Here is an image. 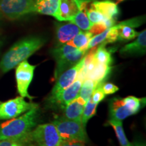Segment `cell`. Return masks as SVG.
I'll list each match as a JSON object with an SVG mask.
<instances>
[{
	"label": "cell",
	"mask_w": 146,
	"mask_h": 146,
	"mask_svg": "<svg viewBox=\"0 0 146 146\" xmlns=\"http://www.w3.org/2000/svg\"><path fill=\"white\" fill-rule=\"evenodd\" d=\"M39 115L38 105L24 114L0 123V141L11 140L23 145L30 141V133L37 123Z\"/></svg>",
	"instance_id": "6da1fadb"
},
{
	"label": "cell",
	"mask_w": 146,
	"mask_h": 146,
	"mask_svg": "<svg viewBox=\"0 0 146 146\" xmlns=\"http://www.w3.org/2000/svg\"><path fill=\"white\" fill-rule=\"evenodd\" d=\"M46 39L42 36H29L16 42L3 55L0 61V70L3 73L16 67L43 46Z\"/></svg>",
	"instance_id": "7a4b0ae2"
},
{
	"label": "cell",
	"mask_w": 146,
	"mask_h": 146,
	"mask_svg": "<svg viewBox=\"0 0 146 146\" xmlns=\"http://www.w3.org/2000/svg\"><path fill=\"white\" fill-rule=\"evenodd\" d=\"M85 53L68 43L57 45L53 49L52 55L56 62L55 78L57 79L63 72L78 63L84 57Z\"/></svg>",
	"instance_id": "3957f363"
},
{
	"label": "cell",
	"mask_w": 146,
	"mask_h": 146,
	"mask_svg": "<svg viewBox=\"0 0 146 146\" xmlns=\"http://www.w3.org/2000/svg\"><path fill=\"white\" fill-rule=\"evenodd\" d=\"M52 123L56 126L62 141L85 143L88 139L82 122L70 120L62 116L56 118Z\"/></svg>",
	"instance_id": "277c9868"
},
{
	"label": "cell",
	"mask_w": 146,
	"mask_h": 146,
	"mask_svg": "<svg viewBox=\"0 0 146 146\" xmlns=\"http://www.w3.org/2000/svg\"><path fill=\"white\" fill-rule=\"evenodd\" d=\"M35 0H0V17L18 20L34 12Z\"/></svg>",
	"instance_id": "5b68a950"
},
{
	"label": "cell",
	"mask_w": 146,
	"mask_h": 146,
	"mask_svg": "<svg viewBox=\"0 0 146 146\" xmlns=\"http://www.w3.org/2000/svg\"><path fill=\"white\" fill-rule=\"evenodd\" d=\"M29 137L37 146H59L62 142L56 126L53 123L37 126L31 132Z\"/></svg>",
	"instance_id": "8992f818"
},
{
	"label": "cell",
	"mask_w": 146,
	"mask_h": 146,
	"mask_svg": "<svg viewBox=\"0 0 146 146\" xmlns=\"http://www.w3.org/2000/svg\"><path fill=\"white\" fill-rule=\"evenodd\" d=\"M36 66L29 64L27 60H24L16 66V80L17 90L20 96L23 98H27L32 100L33 97L29 94V87L30 86Z\"/></svg>",
	"instance_id": "52a82bcc"
},
{
	"label": "cell",
	"mask_w": 146,
	"mask_h": 146,
	"mask_svg": "<svg viewBox=\"0 0 146 146\" xmlns=\"http://www.w3.org/2000/svg\"><path fill=\"white\" fill-rule=\"evenodd\" d=\"M36 105L26 102L21 96L0 102V120H6L17 117Z\"/></svg>",
	"instance_id": "ba28073f"
},
{
	"label": "cell",
	"mask_w": 146,
	"mask_h": 146,
	"mask_svg": "<svg viewBox=\"0 0 146 146\" xmlns=\"http://www.w3.org/2000/svg\"><path fill=\"white\" fill-rule=\"evenodd\" d=\"M84 64V57L76 63L75 65L66 70L62 73L57 78L56 85L53 88L51 96L49 98L50 104H54L58 97L62 91L68 87L73 82L75 81L77 74Z\"/></svg>",
	"instance_id": "9c48e42d"
},
{
	"label": "cell",
	"mask_w": 146,
	"mask_h": 146,
	"mask_svg": "<svg viewBox=\"0 0 146 146\" xmlns=\"http://www.w3.org/2000/svg\"><path fill=\"white\" fill-rule=\"evenodd\" d=\"M83 81V79L76 76L75 81L60 94L54 104L58 106L62 109L64 108L70 102L79 96V92Z\"/></svg>",
	"instance_id": "30bf717a"
},
{
	"label": "cell",
	"mask_w": 146,
	"mask_h": 146,
	"mask_svg": "<svg viewBox=\"0 0 146 146\" xmlns=\"http://www.w3.org/2000/svg\"><path fill=\"white\" fill-rule=\"evenodd\" d=\"M146 52V30L139 33L137 39L132 43L124 46L120 50V54L124 57L143 56Z\"/></svg>",
	"instance_id": "8fae6325"
},
{
	"label": "cell",
	"mask_w": 146,
	"mask_h": 146,
	"mask_svg": "<svg viewBox=\"0 0 146 146\" xmlns=\"http://www.w3.org/2000/svg\"><path fill=\"white\" fill-rule=\"evenodd\" d=\"M80 31L81 29L72 23L57 24L56 28L57 45L68 43Z\"/></svg>",
	"instance_id": "7c38bea8"
},
{
	"label": "cell",
	"mask_w": 146,
	"mask_h": 146,
	"mask_svg": "<svg viewBox=\"0 0 146 146\" xmlns=\"http://www.w3.org/2000/svg\"><path fill=\"white\" fill-rule=\"evenodd\" d=\"M91 6L98 10L106 17L116 20L120 13L118 3L111 0H94L91 3Z\"/></svg>",
	"instance_id": "4fadbf2b"
},
{
	"label": "cell",
	"mask_w": 146,
	"mask_h": 146,
	"mask_svg": "<svg viewBox=\"0 0 146 146\" xmlns=\"http://www.w3.org/2000/svg\"><path fill=\"white\" fill-rule=\"evenodd\" d=\"M78 12V9L74 0H60L56 18L60 22H70Z\"/></svg>",
	"instance_id": "5bb4252c"
},
{
	"label": "cell",
	"mask_w": 146,
	"mask_h": 146,
	"mask_svg": "<svg viewBox=\"0 0 146 146\" xmlns=\"http://www.w3.org/2000/svg\"><path fill=\"white\" fill-rule=\"evenodd\" d=\"M85 104L86 102L78 96L64 108V117L75 121L81 122L82 114Z\"/></svg>",
	"instance_id": "9a60e30c"
},
{
	"label": "cell",
	"mask_w": 146,
	"mask_h": 146,
	"mask_svg": "<svg viewBox=\"0 0 146 146\" xmlns=\"http://www.w3.org/2000/svg\"><path fill=\"white\" fill-rule=\"evenodd\" d=\"M110 119L122 121L132 115L123 103V99L114 98L110 102Z\"/></svg>",
	"instance_id": "2e32d148"
},
{
	"label": "cell",
	"mask_w": 146,
	"mask_h": 146,
	"mask_svg": "<svg viewBox=\"0 0 146 146\" xmlns=\"http://www.w3.org/2000/svg\"><path fill=\"white\" fill-rule=\"evenodd\" d=\"M60 0H35L34 12L56 17Z\"/></svg>",
	"instance_id": "e0dca14e"
},
{
	"label": "cell",
	"mask_w": 146,
	"mask_h": 146,
	"mask_svg": "<svg viewBox=\"0 0 146 146\" xmlns=\"http://www.w3.org/2000/svg\"><path fill=\"white\" fill-rule=\"evenodd\" d=\"M111 70H112L111 66L96 62L94 68L87 74L86 78H89L97 83L104 82L110 74Z\"/></svg>",
	"instance_id": "ac0fdd59"
},
{
	"label": "cell",
	"mask_w": 146,
	"mask_h": 146,
	"mask_svg": "<svg viewBox=\"0 0 146 146\" xmlns=\"http://www.w3.org/2000/svg\"><path fill=\"white\" fill-rule=\"evenodd\" d=\"M93 36H94V35L89 31L85 32H83L81 31L70 41H69L67 43L75 47L76 48L81 51L86 52L87 51V46H88L89 42Z\"/></svg>",
	"instance_id": "d6986e66"
},
{
	"label": "cell",
	"mask_w": 146,
	"mask_h": 146,
	"mask_svg": "<svg viewBox=\"0 0 146 146\" xmlns=\"http://www.w3.org/2000/svg\"><path fill=\"white\" fill-rule=\"evenodd\" d=\"M118 27V39L120 41H127L134 39L138 36L139 33L135 30L134 28L120 23L116 25Z\"/></svg>",
	"instance_id": "ffe728a7"
},
{
	"label": "cell",
	"mask_w": 146,
	"mask_h": 146,
	"mask_svg": "<svg viewBox=\"0 0 146 146\" xmlns=\"http://www.w3.org/2000/svg\"><path fill=\"white\" fill-rule=\"evenodd\" d=\"M108 123L114 129L120 146H133V144H131L129 142L127 137H126L122 121L110 119Z\"/></svg>",
	"instance_id": "44dd1931"
},
{
	"label": "cell",
	"mask_w": 146,
	"mask_h": 146,
	"mask_svg": "<svg viewBox=\"0 0 146 146\" xmlns=\"http://www.w3.org/2000/svg\"><path fill=\"white\" fill-rule=\"evenodd\" d=\"M94 60L98 64L111 66L112 62V54L110 51L106 48L105 45L100 44L95 51Z\"/></svg>",
	"instance_id": "7402d4cb"
},
{
	"label": "cell",
	"mask_w": 146,
	"mask_h": 146,
	"mask_svg": "<svg viewBox=\"0 0 146 146\" xmlns=\"http://www.w3.org/2000/svg\"><path fill=\"white\" fill-rule=\"evenodd\" d=\"M123 101L132 115L137 114L145 104V98H138L135 96H128L123 98Z\"/></svg>",
	"instance_id": "603a6c76"
},
{
	"label": "cell",
	"mask_w": 146,
	"mask_h": 146,
	"mask_svg": "<svg viewBox=\"0 0 146 146\" xmlns=\"http://www.w3.org/2000/svg\"><path fill=\"white\" fill-rule=\"evenodd\" d=\"M70 22L74 23L80 29L85 31L90 30L93 26V24L87 18L85 11H78Z\"/></svg>",
	"instance_id": "cb8c5ba5"
},
{
	"label": "cell",
	"mask_w": 146,
	"mask_h": 146,
	"mask_svg": "<svg viewBox=\"0 0 146 146\" xmlns=\"http://www.w3.org/2000/svg\"><path fill=\"white\" fill-rule=\"evenodd\" d=\"M98 83L93 81V80L86 78L83 81V84L81 85V90L79 92V97L81 98L85 102H87L90 99L91 95L93 94V91H94Z\"/></svg>",
	"instance_id": "d4e9b609"
},
{
	"label": "cell",
	"mask_w": 146,
	"mask_h": 146,
	"mask_svg": "<svg viewBox=\"0 0 146 146\" xmlns=\"http://www.w3.org/2000/svg\"><path fill=\"white\" fill-rule=\"evenodd\" d=\"M97 106L98 104L94 103L91 98L86 102L81 117V122L84 127H85L88 120L96 115Z\"/></svg>",
	"instance_id": "484cf974"
},
{
	"label": "cell",
	"mask_w": 146,
	"mask_h": 146,
	"mask_svg": "<svg viewBox=\"0 0 146 146\" xmlns=\"http://www.w3.org/2000/svg\"><path fill=\"white\" fill-rule=\"evenodd\" d=\"M86 14L89 21L94 25V24L102 23L104 19L105 16L102 14L100 12L96 10V9L91 6L87 9L86 11Z\"/></svg>",
	"instance_id": "4316f807"
},
{
	"label": "cell",
	"mask_w": 146,
	"mask_h": 146,
	"mask_svg": "<svg viewBox=\"0 0 146 146\" xmlns=\"http://www.w3.org/2000/svg\"><path fill=\"white\" fill-rule=\"evenodd\" d=\"M104 82H100V83H98L91 97V99L92 100V101L94 103L98 104L104 99L106 96L105 94L102 90V84Z\"/></svg>",
	"instance_id": "83f0119b"
},
{
	"label": "cell",
	"mask_w": 146,
	"mask_h": 146,
	"mask_svg": "<svg viewBox=\"0 0 146 146\" xmlns=\"http://www.w3.org/2000/svg\"><path fill=\"white\" fill-rule=\"evenodd\" d=\"M118 87L116 85L111 83H104L102 84V90L105 95H110L116 93L118 91Z\"/></svg>",
	"instance_id": "f1b7e54d"
},
{
	"label": "cell",
	"mask_w": 146,
	"mask_h": 146,
	"mask_svg": "<svg viewBox=\"0 0 146 146\" xmlns=\"http://www.w3.org/2000/svg\"><path fill=\"white\" fill-rule=\"evenodd\" d=\"M94 0H74L78 11H85L89 8V4L92 3Z\"/></svg>",
	"instance_id": "f546056e"
},
{
	"label": "cell",
	"mask_w": 146,
	"mask_h": 146,
	"mask_svg": "<svg viewBox=\"0 0 146 146\" xmlns=\"http://www.w3.org/2000/svg\"><path fill=\"white\" fill-rule=\"evenodd\" d=\"M106 29H107L106 27L103 23H100L94 24L89 31H90L93 35L94 34L97 35V34L101 33L102 32H103L104 31H105Z\"/></svg>",
	"instance_id": "4dcf8cb0"
},
{
	"label": "cell",
	"mask_w": 146,
	"mask_h": 146,
	"mask_svg": "<svg viewBox=\"0 0 146 146\" xmlns=\"http://www.w3.org/2000/svg\"><path fill=\"white\" fill-rule=\"evenodd\" d=\"M59 146H85L83 142L72 141H62Z\"/></svg>",
	"instance_id": "1f68e13d"
},
{
	"label": "cell",
	"mask_w": 146,
	"mask_h": 146,
	"mask_svg": "<svg viewBox=\"0 0 146 146\" xmlns=\"http://www.w3.org/2000/svg\"><path fill=\"white\" fill-rule=\"evenodd\" d=\"M18 143L11 140H1L0 146H16Z\"/></svg>",
	"instance_id": "d6a6232c"
},
{
	"label": "cell",
	"mask_w": 146,
	"mask_h": 146,
	"mask_svg": "<svg viewBox=\"0 0 146 146\" xmlns=\"http://www.w3.org/2000/svg\"><path fill=\"white\" fill-rule=\"evenodd\" d=\"M133 146H145V143L143 142H140V141H135L134 143Z\"/></svg>",
	"instance_id": "836d02e7"
},
{
	"label": "cell",
	"mask_w": 146,
	"mask_h": 146,
	"mask_svg": "<svg viewBox=\"0 0 146 146\" xmlns=\"http://www.w3.org/2000/svg\"><path fill=\"white\" fill-rule=\"evenodd\" d=\"M16 146H23V145H21V143H18L17 145H16Z\"/></svg>",
	"instance_id": "e575fe53"
},
{
	"label": "cell",
	"mask_w": 146,
	"mask_h": 146,
	"mask_svg": "<svg viewBox=\"0 0 146 146\" xmlns=\"http://www.w3.org/2000/svg\"><path fill=\"white\" fill-rule=\"evenodd\" d=\"M119 1H123V0H119Z\"/></svg>",
	"instance_id": "d590c367"
}]
</instances>
